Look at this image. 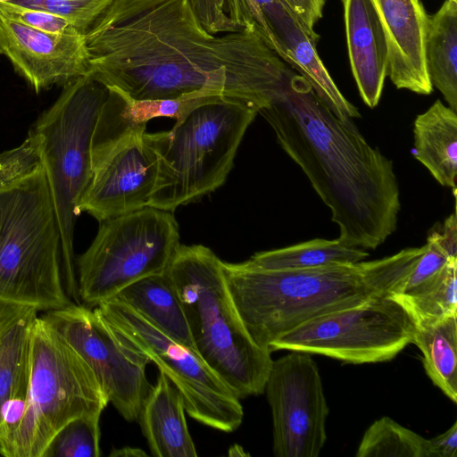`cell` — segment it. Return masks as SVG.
I'll use <instances>...</instances> for the list:
<instances>
[{
    "mask_svg": "<svg viewBox=\"0 0 457 457\" xmlns=\"http://www.w3.org/2000/svg\"><path fill=\"white\" fill-rule=\"evenodd\" d=\"M415 321L394 295L311 319L275 339L270 351L322 354L346 363L394 359L411 343Z\"/></svg>",
    "mask_w": 457,
    "mask_h": 457,
    "instance_id": "8fae6325",
    "label": "cell"
},
{
    "mask_svg": "<svg viewBox=\"0 0 457 457\" xmlns=\"http://www.w3.org/2000/svg\"><path fill=\"white\" fill-rule=\"evenodd\" d=\"M100 416L85 415L69 421L54 436L42 457L100 456Z\"/></svg>",
    "mask_w": 457,
    "mask_h": 457,
    "instance_id": "f1b7e54d",
    "label": "cell"
},
{
    "mask_svg": "<svg viewBox=\"0 0 457 457\" xmlns=\"http://www.w3.org/2000/svg\"><path fill=\"white\" fill-rule=\"evenodd\" d=\"M351 70L366 105L376 107L387 76L388 49L370 0H342Z\"/></svg>",
    "mask_w": 457,
    "mask_h": 457,
    "instance_id": "ac0fdd59",
    "label": "cell"
},
{
    "mask_svg": "<svg viewBox=\"0 0 457 457\" xmlns=\"http://www.w3.org/2000/svg\"><path fill=\"white\" fill-rule=\"evenodd\" d=\"M258 113L330 209L343 244L376 249L396 230L401 202L393 162L353 120L337 117L303 76L292 71Z\"/></svg>",
    "mask_w": 457,
    "mask_h": 457,
    "instance_id": "7a4b0ae2",
    "label": "cell"
},
{
    "mask_svg": "<svg viewBox=\"0 0 457 457\" xmlns=\"http://www.w3.org/2000/svg\"><path fill=\"white\" fill-rule=\"evenodd\" d=\"M95 309L127 348L154 362L168 377L191 418L227 433L240 427L244 418L240 398L195 350L173 340L117 298Z\"/></svg>",
    "mask_w": 457,
    "mask_h": 457,
    "instance_id": "30bf717a",
    "label": "cell"
},
{
    "mask_svg": "<svg viewBox=\"0 0 457 457\" xmlns=\"http://www.w3.org/2000/svg\"><path fill=\"white\" fill-rule=\"evenodd\" d=\"M9 1H12V0H0V2H9Z\"/></svg>",
    "mask_w": 457,
    "mask_h": 457,
    "instance_id": "f35d334b",
    "label": "cell"
},
{
    "mask_svg": "<svg viewBox=\"0 0 457 457\" xmlns=\"http://www.w3.org/2000/svg\"><path fill=\"white\" fill-rule=\"evenodd\" d=\"M179 245L171 212L147 206L101 221L91 245L76 259L80 300L96 307L129 284L165 272Z\"/></svg>",
    "mask_w": 457,
    "mask_h": 457,
    "instance_id": "9c48e42d",
    "label": "cell"
},
{
    "mask_svg": "<svg viewBox=\"0 0 457 457\" xmlns=\"http://www.w3.org/2000/svg\"><path fill=\"white\" fill-rule=\"evenodd\" d=\"M37 310L0 300V421L4 404L29 386L30 344Z\"/></svg>",
    "mask_w": 457,
    "mask_h": 457,
    "instance_id": "7402d4cb",
    "label": "cell"
},
{
    "mask_svg": "<svg viewBox=\"0 0 457 457\" xmlns=\"http://www.w3.org/2000/svg\"><path fill=\"white\" fill-rule=\"evenodd\" d=\"M106 87L87 75L67 85L32 128L39 137L43 169L61 237L64 287L79 303L74 229L91 179V139Z\"/></svg>",
    "mask_w": 457,
    "mask_h": 457,
    "instance_id": "52a82bcc",
    "label": "cell"
},
{
    "mask_svg": "<svg viewBox=\"0 0 457 457\" xmlns=\"http://www.w3.org/2000/svg\"><path fill=\"white\" fill-rule=\"evenodd\" d=\"M41 318L86 361L119 413L137 420L153 387L145 373L150 361L127 348L96 309L73 303Z\"/></svg>",
    "mask_w": 457,
    "mask_h": 457,
    "instance_id": "7c38bea8",
    "label": "cell"
},
{
    "mask_svg": "<svg viewBox=\"0 0 457 457\" xmlns=\"http://www.w3.org/2000/svg\"><path fill=\"white\" fill-rule=\"evenodd\" d=\"M0 300L51 311L66 293L61 237L43 167L0 188Z\"/></svg>",
    "mask_w": 457,
    "mask_h": 457,
    "instance_id": "8992f818",
    "label": "cell"
},
{
    "mask_svg": "<svg viewBox=\"0 0 457 457\" xmlns=\"http://www.w3.org/2000/svg\"><path fill=\"white\" fill-rule=\"evenodd\" d=\"M382 25L388 49L387 76L398 89L430 95L424 54L428 22L420 0H370Z\"/></svg>",
    "mask_w": 457,
    "mask_h": 457,
    "instance_id": "e0dca14e",
    "label": "cell"
},
{
    "mask_svg": "<svg viewBox=\"0 0 457 457\" xmlns=\"http://www.w3.org/2000/svg\"><path fill=\"white\" fill-rule=\"evenodd\" d=\"M457 258H451L431 280L406 295H395L415 323H431L457 314Z\"/></svg>",
    "mask_w": 457,
    "mask_h": 457,
    "instance_id": "4316f807",
    "label": "cell"
},
{
    "mask_svg": "<svg viewBox=\"0 0 457 457\" xmlns=\"http://www.w3.org/2000/svg\"><path fill=\"white\" fill-rule=\"evenodd\" d=\"M108 93L100 109L91 139V151L105 147L130 131L146 127L155 118H184L197 105L219 97L133 99L116 89ZM228 100V99H225Z\"/></svg>",
    "mask_w": 457,
    "mask_h": 457,
    "instance_id": "ffe728a7",
    "label": "cell"
},
{
    "mask_svg": "<svg viewBox=\"0 0 457 457\" xmlns=\"http://www.w3.org/2000/svg\"><path fill=\"white\" fill-rule=\"evenodd\" d=\"M0 12L14 21L42 31L56 34L79 33L64 19L44 11L9 2H0Z\"/></svg>",
    "mask_w": 457,
    "mask_h": 457,
    "instance_id": "d6a6232c",
    "label": "cell"
},
{
    "mask_svg": "<svg viewBox=\"0 0 457 457\" xmlns=\"http://www.w3.org/2000/svg\"><path fill=\"white\" fill-rule=\"evenodd\" d=\"M0 52L37 91L87 76L85 36L42 31L0 12Z\"/></svg>",
    "mask_w": 457,
    "mask_h": 457,
    "instance_id": "2e32d148",
    "label": "cell"
},
{
    "mask_svg": "<svg viewBox=\"0 0 457 457\" xmlns=\"http://www.w3.org/2000/svg\"><path fill=\"white\" fill-rule=\"evenodd\" d=\"M108 403L86 361L37 317L31 334L27 408L8 457H42L65 424L80 416L101 415Z\"/></svg>",
    "mask_w": 457,
    "mask_h": 457,
    "instance_id": "ba28073f",
    "label": "cell"
},
{
    "mask_svg": "<svg viewBox=\"0 0 457 457\" xmlns=\"http://www.w3.org/2000/svg\"><path fill=\"white\" fill-rule=\"evenodd\" d=\"M113 297L138 312L173 340L195 350L184 309L166 272L142 278Z\"/></svg>",
    "mask_w": 457,
    "mask_h": 457,
    "instance_id": "603a6c76",
    "label": "cell"
},
{
    "mask_svg": "<svg viewBox=\"0 0 457 457\" xmlns=\"http://www.w3.org/2000/svg\"><path fill=\"white\" fill-rule=\"evenodd\" d=\"M430 457L457 456V422L445 433L428 439Z\"/></svg>",
    "mask_w": 457,
    "mask_h": 457,
    "instance_id": "8d00e7d4",
    "label": "cell"
},
{
    "mask_svg": "<svg viewBox=\"0 0 457 457\" xmlns=\"http://www.w3.org/2000/svg\"><path fill=\"white\" fill-rule=\"evenodd\" d=\"M204 29L213 35L236 32L239 29L228 11V0H188Z\"/></svg>",
    "mask_w": 457,
    "mask_h": 457,
    "instance_id": "836d02e7",
    "label": "cell"
},
{
    "mask_svg": "<svg viewBox=\"0 0 457 457\" xmlns=\"http://www.w3.org/2000/svg\"><path fill=\"white\" fill-rule=\"evenodd\" d=\"M447 254L429 234L426 250L413 266L401 291L395 295H406L435 278L449 261Z\"/></svg>",
    "mask_w": 457,
    "mask_h": 457,
    "instance_id": "1f68e13d",
    "label": "cell"
},
{
    "mask_svg": "<svg viewBox=\"0 0 457 457\" xmlns=\"http://www.w3.org/2000/svg\"><path fill=\"white\" fill-rule=\"evenodd\" d=\"M136 129L91 151V179L79 209L99 222L149 205L157 178V157Z\"/></svg>",
    "mask_w": 457,
    "mask_h": 457,
    "instance_id": "9a60e30c",
    "label": "cell"
},
{
    "mask_svg": "<svg viewBox=\"0 0 457 457\" xmlns=\"http://www.w3.org/2000/svg\"><path fill=\"white\" fill-rule=\"evenodd\" d=\"M0 54H1V52H0Z\"/></svg>",
    "mask_w": 457,
    "mask_h": 457,
    "instance_id": "ab89813d",
    "label": "cell"
},
{
    "mask_svg": "<svg viewBox=\"0 0 457 457\" xmlns=\"http://www.w3.org/2000/svg\"><path fill=\"white\" fill-rule=\"evenodd\" d=\"M256 114L248 105L219 99L197 105L170 130L145 131L158 163L148 206L173 212L222 186Z\"/></svg>",
    "mask_w": 457,
    "mask_h": 457,
    "instance_id": "5b68a950",
    "label": "cell"
},
{
    "mask_svg": "<svg viewBox=\"0 0 457 457\" xmlns=\"http://www.w3.org/2000/svg\"><path fill=\"white\" fill-rule=\"evenodd\" d=\"M426 245L379 260L267 270L222 262L228 288L252 339L270 350L278 337L317 316L398 294Z\"/></svg>",
    "mask_w": 457,
    "mask_h": 457,
    "instance_id": "3957f363",
    "label": "cell"
},
{
    "mask_svg": "<svg viewBox=\"0 0 457 457\" xmlns=\"http://www.w3.org/2000/svg\"><path fill=\"white\" fill-rule=\"evenodd\" d=\"M84 36L87 75L133 99L219 97L258 113L292 72L250 29L207 32L188 0H113Z\"/></svg>",
    "mask_w": 457,
    "mask_h": 457,
    "instance_id": "6da1fadb",
    "label": "cell"
},
{
    "mask_svg": "<svg viewBox=\"0 0 457 457\" xmlns=\"http://www.w3.org/2000/svg\"><path fill=\"white\" fill-rule=\"evenodd\" d=\"M411 343L423 355L427 375L452 402L457 403V314L431 323H415Z\"/></svg>",
    "mask_w": 457,
    "mask_h": 457,
    "instance_id": "d4e9b609",
    "label": "cell"
},
{
    "mask_svg": "<svg viewBox=\"0 0 457 457\" xmlns=\"http://www.w3.org/2000/svg\"><path fill=\"white\" fill-rule=\"evenodd\" d=\"M413 156L443 187L456 189L457 113L436 100L413 124Z\"/></svg>",
    "mask_w": 457,
    "mask_h": 457,
    "instance_id": "44dd1931",
    "label": "cell"
},
{
    "mask_svg": "<svg viewBox=\"0 0 457 457\" xmlns=\"http://www.w3.org/2000/svg\"><path fill=\"white\" fill-rule=\"evenodd\" d=\"M42 167L39 137L31 129L21 145L0 154V188L25 179Z\"/></svg>",
    "mask_w": 457,
    "mask_h": 457,
    "instance_id": "4dcf8cb0",
    "label": "cell"
},
{
    "mask_svg": "<svg viewBox=\"0 0 457 457\" xmlns=\"http://www.w3.org/2000/svg\"><path fill=\"white\" fill-rule=\"evenodd\" d=\"M356 456L430 457L428 439L385 416L366 430Z\"/></svg>",
    "mask_w": 457,
    "mask_h": 457,
    "instance_id": "83f0119b",
    "label": "cell"
},
{
    "mask_svg": "<svg viewBox=\"0 0 457 457\" xmlns=\"http://www.w3.org/2000/svg\"><path fill=\"white\" fill-rule=\"evenodd\" d=\"M228 11L239 29L253 30L278 57L299 71L337 117L345 120L361 117L323 64L317 42L282 0H228Z\"/></svg>",
    "mask_w": 457,
    "mask_h": 457,
    "instance_id": "5bb4252c",
    "label": "cell"
},
{
    "mask_svg": "<svg viewBox=\"0 0 457 457\" xmlns=\"http://www.w3.org/2000/svg\"><path fill=\"white\" fill-rule=\"evenodd\" d=\"M113 0H12L9 3L61 17L85 35Z\"/></svg>",
    "mask_w": 457,
    "mask_h": 457,
    "instance_id": "f546056e",
    "label": "cell"
},
{
    "mask_svg": "<svg viewBox=\"0 0 457 457\" xmlns=\"http://www.w3.org/2000/svg\"><path fill=\"white\" fill-rule=\"evenodd\" d=\"M449 258H457V216L456 210L444 221L440 230L429 233Z\"/></svg>",
    "mask_w": 457,
    "mask_h": 457,
    "instance_id": "d590c367",
    "label": "cell"
},
{
    "mask_svg": "<svg viewBox=\"0 0 457 457\" xmlns=\"http://www.w3.org/2000/svg\"><path fill=\"white\" fill-rule=\"evenodd\" d=\"M424 54L432 87L457 112V0H445L428 15Z\"/></svg>",
    "mask_w": 457,
    "mask_h": 457,
    "instance_id": "cb8c5ba5",
    "label": "cell"
},
{
    "mask_svg": "<svg viewBox=\"0 0 457 457\" xmlns=\"http://www.w3.org/2000/svg\"><path fill=\"white\" fill-rule=\"evenodd\" d=\"M300 20L309 35L316 42L320 36L315 31L316 23L322 18L326 0H282Z\"/></svg>",
    "mask_w": 457,
    "mask_h": 457,
    "instance_id": "e575fe53",
    "label": "cell"
},
{
    "mask_svg": "<svg viewBox=\"0 0 457 457\" xmlns=\"http://www.w3.org/2000/svg\"><path fill=\"white\" fill-rule=\"evenodd\" d=\"M185 404L179 391L159 370L154 386L143 403L137 420L154 457H195Z\"/></svg>",
    "mask_w": 457,
    "mask_h": 457,
    "instance_id": "d6986e66",
    "label": "cell"
},
{
    "mask_svg": "<svg viewBox=\"0 0 457 457\" xmlns=\"http://www.w3.org/2000/svg\"><path fill=\"white\" fill-rule=\"evenodd\" d=\"M185 312L195 352L241 399L264 392L271 352L247 332L222 261L202 245H179L166 270Z\"/></svg>",
    "mask_w": 457,
    "mask_h": 457,
    "instance_id": "277c9868",
    "label": "cell"
},
{
    "mask_svg": "<svg viewBox=\"0 0 457 457\" xmlns=\"http://www.w3.org/2000/svg\"><path fill=\"white\" fill-rule=\"evenodd\" d=\"M369 253L361 248L345 245L338 238H315L283 248L258 252L243 263L267 270L312 269L335 264L362 262Z\"/></svg>",
    "mask_w": 457,
    "mask_h": 457,
    "instance_id": "484cf974",
    "label": "cell"
},
{
    "mask_svg": "<svg viewBox=\"0 0 457 457\" xmlns=\"http://www.w3.org/2000/svg\"><path fill=\"white\" fill-rule=\"evenodd\" d=\"M146 453L142 450L138 448H133V447H123L120 449H113L112 453H110V456H121V457H128V456H145Z\"/></svg>",
    "mask_w": 457,
    "mask_h": 457,
    "instance_id": "74e56055",
    "label": "cell"
},
{
    "mask_svg": "<svg viewBox=\"0 0 457 457\" xmlns=\"http://www.w3.org/2000/svg\"><path fill=\"white\" fill-rule=\"evenodd\" d=\"M264 391L271 410L276 457H317L326 439L328 407L309 353L291 351L273 361Z\"/></svg>",
    "mask_w": 457,
    "mask_h": 457,
    "instance_id": "4fadbf2b",
    "label": "cell"
}]
</instances>
